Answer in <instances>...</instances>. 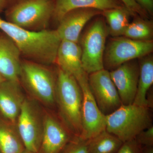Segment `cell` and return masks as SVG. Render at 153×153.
<instances>
[{
  "mask_svg": "<svg viewBox=\"0 0 153 153\" xmlns=\"http://www.w3.org/2000/svg\"><path fill=\"white\" fill-rule=\"evenodd\" d=\"M143 147L136 140L123 143L117 153H143Z\"/></svg>",
  "mask_w": 153,
  "mask_h": 153,
  "instance_id": "25",
  "label": "cell"
},
{
  "mask_svg": "<svg viewBox=\"0 0 153 153\" xmlns=\"http://www.w3.org/2000/svg\"><path fill=\"white\" fill-rule=\"evenodd\" d=\"M5 1L6 0H0V11L2 9Z\"/></svg>",
  "mask_w": 153,
  "mask_h": 153,
  "instance_id": "29",
  "label": "cell"
},
{
  "mask_svg": "<svg viewBox=\"0 0 153 153\" xmlns=\"http://www.w3.org/2000/svg\"><path fill=\"white\" fill-rule=\"evenodd\" d=\"M108 30L102 18L96 20L82 40L81 61L87 74L104 69V55Z\"/></svg>",
  "mask_w": 153,
  "mask_h": 153,
  "instance_id": "6",
  "label": "cell"
},
{
  "mask_svg": "<svg viewBox=\"0 0 153 153\" xmlns=\"http://www.w3.org/2000/svg\"><path fill=\"white\" fill-rule=\"evenodd\" d=\"M82 50L77 43L61 41L57 50L56 62L58 68L74 76L76 81L86 74L81 61Z\"/></svg>",
  "mask_w": 153,
  "mask_h": 153,
  "instance_id": "16",
  "label": "cell"
},
{
  "mask_svg": "<svg viewBox=\"0 0 153 153\" xmlns=\"http://www.w3.org/2000/svg\"><path fill=\"white\" fill-rule=\"evenodd\" d=\"M82 94L81 121L82 132L79 137L93 138L106 129L105 115L99 108L89 88L88 74L77 81Z\"/></svg>",
  "mask_w": 153,
  "mask_h": 153,
  "instance_id": "9",
  "label": "cell"
},
{
  "mask_svg": "<svg viewBox=\"0 0 153 153\" xmlns=\"http://www.w3.org/2000/svg\"><path fill=\"white\" fill-rule=\"evenodd\" d=\"M21 52L12 39L0 35V75L6 80L20 82Z\"/></svg>",
  "mask_w": 153,
  "mask_h": 153,
  "instance_id": "15",
  "label": "cell"
},
{
  "mask_svg": "<svg viewBox=\"0 0 153 153\" xmlns=\"http://www.w3.org/2000/svg\"><path fill=\"white\" fill-rule=\"evenodd\" d=\"M136 17L131 23H130L123 36L139 41L152 40L153 36L152 22L148 19L139 16Z\"/></svg>",
  "mask_w": 153,
  "mask_h": 153,
  "instance_id": "22",
  "label": "cell"
},
{
  "mask_svg": "<svg viewBox=\"0 0 153 153\" xmlns=\"http://www.w3.org/2000/svg\"><path fill=\"white\" fill-rule=\"evenodd\" d=\"M102 12L92 8L75 9L68 12L58 22L56 30L61 41L78 43L81 31L87 22Z\"/></svg>",
  "mask_w": 153,
  "mask_h": 153,
  "instance_id": "13",
  "label": "cell"
},
{
  "mask_svg": "<svg viewBox=\"0 0 153 153\" xmlns=\"http://www.w3.org/2000/svg\"><path fill=\"white\" fill-rule=\"evenodd\" d=\"M4 80H5V79H4L2 76H1V75H0V84L2 82H3V81H4Z\"/></svg>",
  "mask_w": 153,
  "mask_h": 153,
  "instance_id": "31",
  "label": "cell"
},
{
  "mask_svg": "<svg viewBox=\"0 0 153 153\" xmlns=\"http://www.w3.org/2000/svg\"><path fill=\"white\" fill-rule=\"evenodd\" d=\"M16 126L25 149L39 153L44 130V116L35 102L25 98Z\"/></svg>",
  "mask_w": 153,
  "mask_h": 153,
  "instance_id": "8",
  "label": "cell"
},
{
  "mask_svg": "<svg viewBox=\"0 0 153 153\" xmlns=\"http://www.w3.org/2000/svg\"><path fill=\"white\" fill-rule=\"evenodd\" d=\"M151 109L136 105H122L111 113L105 115L106 130L123 142L135 139L152 124Z\"/></svg>",
  "mask_w": 153,
  "mask_h": 153,
  "instance_id": "3",
  "label": "cell"
},
{
  "mask_svg": "<svg viewBox=\"0 0 153 153\" xmlns=\"http://www.w3.org/2000/svg\"><path fill=\"white\" fill-rule=\"evenodd\" d=\"M149 16L153 14V0H134Z\"/></svg>",
  "mask_w": 153,
  "mask_h": 153,
  "instance_id": "27",
  "label": "cell"
},
{
  "mask_svg": "<svg viewBox=\"0 0 153 153\" xmlns=\"http://www.w3.org/2000/svg\"><path fill=\"white\" fill-rule=\"evenodd\" d=\"M153 50L152 40L139 41L124 36L115 37L105 51L104 68L111 71L126 62L150 55Z\"/></svg>",
  "mask_w": 153,
  "mask_h": 153,
  "instance_id": "7",
  "label": "cell"
},
{
  "mask_svg": "<svg viewBox=\"0 0 153 153\" xmlns=\"http://www.w3.org/2000/svg\"><path fill=\"white\" fill-rule=\"evenodd\" d=\"M82 90L76 79L58 68L55 102L60 120L74 137H79L82 132Z\"/></svg>",
  "mask_w": 153,
  "mask_h": 153,
  "instance_id": "2",
  "label": "cell"
},
{
  "mask_svg": "<svg viewBox=\"0 0 153 153\" xmlns=\"http://www.w3.org/2000/svg\"><path fill=\"white\" fill-rule=\"evenodd\" d=\"M135 60L126 62L109 71L122 105L133 104L136 94L139 65Z\"/></svg>",
  "mask_w": 153,
  "mask_h": 153,
  "instance_id": "12",
  "label": "cell"
},
{
  "mask_svg": "<svg viewBox=\"0 0 153 153\" xmlns=\"http://www.w3.org/2000/svg\"><path fill=\"white\" fill-rule=\"evenodd\" d=\"M54 6V0H22L9 9L8 21L28 30H44L53 17Z\"/></svg>",
  "mask_w": 153,
  "mask_h": 153,
  "instance_id": "5",
  "label": "cell"
},
{
  "mask_svg": "<svg viewBox=\"0 0 153 153\" xmlns=\"http://www.w3.org/2000/svg\"><path fill=\"white\" fill-rule=\"evenodd\" d=\"M25 149L16 123L0 115V149L2 153H20Z\"/></svg>",
  "mask_w": 153,
  "mask_h": 153,
  "instance_id": "19",
  "label": "cell"
},
{
  "mask_svg": "<svg viewBox=\"0 0 153 153\" xmlns=\"http://www.w3.org/2000/svg\"><path fill=\"white\" fill-rule=\"evenodd\" d=\"M143 153H153V146L143 147Z\"/></svg>",
  "mask_w": 153,
  "mask_h": 153,
  "instance_id": "28",
  "label": "cell"
},
{
  "mask_svg": "<svg viewBox=\"0 0 153 153\" xmlns=\"http://www.w3.org/2000/svg\"><path fill=\"white\" fill-rule=\"evenodd\" d=\"M88 83L97 106L105 115L122 105L108 70L104 68L88 74Z\"/></svg>",
  "mask_w": 153,
  "mask_h": 153,
  "instance_id": "10",
  "label": "cell"
},
{
  "mask_svg": "<svg viewBox=\"0 0 153 153\" xmlns=\"http://www.w3.org/2000/svg\"><path fill=\"white\" fill-rule=\"evenodd\" d=\"M20 80L35 100L48 106L55 104L57 75L44 65L30 60L22 62Z\"/></svg>",
  "mask_w": 153,
  "mask_h": 153,
  "instance_id": "4",
  "label": "cell"
},
{
  "mask_svg": "<svg viewBox=\"0 0 153 153\" xmlns=\"http://www.w3.org/2000/svg\"><path fill=\"white\" fill-rule=\"evenodd\" d=\"M135 139L143 147L153 146V126L141 132Z\"/></svg>",
  "mask_w": 153,
  "mask_h": 153,
  "instance_id": "24",
  "label": "cell"
},
{
  "mask_svg": "<svg viewBox=\"0 0 153 153\" xmlns=\"http://www.w3.org/2000/svg\"><path fill=\"white\" fill-rule=\"evenodd\" d=\"M20 153H36L33 152H31V151L28 150L26 149H25L22 152H21Z\"/></svg>",
  "mask_w": 153,
  "mask_h": 153,
  "instance_id": "30",
  "label": "cell"
},
{
  "mask_svg": "<svg viewBox=\"0 0 153 153\" xmlns=\"http://www.w3.org/2000/svg\"><path fill=\"white\" fill-rule=\"evenodd\" d=\"M126 7L135 16L148 19L149 15L134 0H120Z\"/></svg>",
  "mask_w": 153,
  "mask_h": 153,
  "instance_id": "26",
  "label": "cell"
},
{
  "mask_svg": "<svg viewBox=\"0 0 153 153\" xmlns=\"http://www.w3.org/2000/svg\"><path fill=\"white\" fill-rule=\"evenodd\" d=\"M25 99L20 82L5 80L0 84V113L6 120L16 123Z\"/></svg>",
  "mask_w": 153,
  "mask_h": 153,
  "instance_id": "14",
  "label": "cell"
},
{
  "mask_svg": "<svg viewBox=\"0 0 153 153\" xmlns=\"http://www.w3.org/2000/svg\"><path fill=\"white\" fill-rule=\"evenodd\" d=\"M120 0H55L53 17L57 22L75 9L92 8L103 12L124 6Z\"/></svg>",
  "mask_w": 153,
  "mask_h": 153,
  "instance_id": "17",
  "label": "cell"
},
{
  "mask_svg": "<svg viewBox=\"0 0 153 153\" xmlns=\"http://www.w3.org/2000/svg\"><path fill=\"white\" fill-rule=\"evenodd\" d=\"M0 30L13 40L21 55L30 61L43 65L56 62L61 41L56 30H28L1 18Z\"/></svg>",
  "mask_w": 153,
  "mask_h": 153,
  "instance_id": "1",
  "label": "cell"
},
{
  "mask_svg": "<svg viewBox=\"0 0 153 153\" xmlns=\"http://www.w3.org/2000/svg\"><path fill=\"white\" fill-rule=\"evenodd\" d=\"M102 15L108 25V34L114 37L123 36L129 25L130 18L136 16L125 6L103 11Z\"/></svg>",
  "mask_w": 153,
  "mask_h": 153,
  "instance_id": "20",
  "label": "cell"
},
{
  "mask_svg": "<svg viewBox=\"0 0 153 153\" xmlns=\"http://www.w3.org/2000/svg\"><path fill=\"white\" fill-rule=\"evenodd\" d=\"M14 1H15V2L14 3V4H16L18 2L20 1H22V0H13Z\"/></svg>",
  "mask_w": 153,
  "mask_h": 153,
  "instance_id": "32",
  "label": "cell"
},
{
  "mask_svg": "<svg viewBox=\"0 0 153 153\" xmlns=\"http://www.w3.org/2000/svg\"><path fill=\"white\" fill-rule=\"evenodd\" d=\"M88 140L75 137L66 145L60 153H88Z\"/></svg>",
  "mask_w": 153,
  "mask_h": 153,
  "instance_id": "23",
  "label": "cell"
},
{
  "mask_svg": "<svg viewBox=\"0 0 153 153\" xmlns=\"http://www.w3.org/2000/svg\"><path fill=\"white\" fill-rule=\"evenodd\" d=\"M140 59L137 88L133 104L148 107L147 95L153 83V58L150 54Z\"/></svg>",
  "mask_w": 153,
  "mask_h": 153,
  "instance_id": "18",
  "label": "cell"
},
{
  "mask_svg": "<svg viewBox=\"0 0 153 153\" xmlns=\"http://www.w3.org/2000/svg\"><path fill=\"white\" fill-rule=\"evenodd\" d=\"M123 142L106 130L88 140V153H117Z\"/></svg>",
  "mask_w": 153,
  "mask_h": 153,
  "instance_id": "21",
  "label": "cell"
},
{
  "mask_svg": "<svg viewBox=\"0 0 153 153\" xmlns=\"http://www.w3.org/2000/svg\"><path fill=\"white\" fill-rule=\"evenodd\" d=\"M75 137L61 120L50 114L44 115V130L38 153H60Z\"/></svg>",
  "mask_w": 153,
  "mask_h": 153,
  "instance_id": "11",
  "label": "cell"
},
{
  "mask_svg": "<svg viewBox=\"0 0 153 153\" xmlns=\"http://www.w3.org/2000/svg\"><path fill=\"white\" fill-rule=\"evenodd\" d=\"M0 153H2L1 152V149H0Z\"/></svg>",
  "mask_w": 153,
  "mask_h": 153,
  "instance_id": "33",
  "label": "cell"
}]
</instances>
